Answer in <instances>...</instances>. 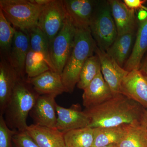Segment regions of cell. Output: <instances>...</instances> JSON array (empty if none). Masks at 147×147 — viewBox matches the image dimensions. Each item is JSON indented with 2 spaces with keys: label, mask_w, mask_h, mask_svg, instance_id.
Masks as SVG:
<instances>
[{
  "label": "cell",
  "mask_w": 147,
  "mask_h": 147,
  "mask_svg": "<svg viewBox=\"0 0 147 147\" xmlns=\"http://www.w3.org/2000/svg\"><path fill=\"white\" fill-rule=\"evenodd\" d=\"M145 108L127 96L119 94L100 105L84 110L92 128L113 127L139 121Z\"/></svg>",
  "instance_id": "6da1fadb"
},
{
  "label": "cell",
  "mask_w": 147,
  "mask_h": 147,
  "mask_svg": "<svg viewBox=\"0 0 147 147\" xmlns=\"http://www.w3.org/2000/svg\"><path fill=\"white\" fill-rule=\"evenodd\" d=\"M96 46L89 28H76L72 50L61 74L66 92H73L82 67L88 58L94 55Z\"/></svg>",
  "instance_id": "7a4b0ae2"
},
{
  "label": "cell",
  "mask_w": 147,
  "mask_h": 147,
  "mask_svg": "<svg viewBox=\"0 0 147 147\" xmlns=\"http://www.w3.org/2000/svg\"><path fill=\"white\" fill-rule=\"evenodd\" d=\"M39 95L26 79H19L3 115L9 128L14 131H26L27 118Z\"/></svg>",
  "instance_id": "3957f363"
},
{
  "label": "cell",
  "mask_w": 147,
  "mask_h": 147,
  "mask_svg": "<svg viewBox=\"0 0 147 147\" xmlns=\"http://www.w3.org/2000/svg\"><path fill=\"white\" fill-rule=\"evenodd\" d=\"M43 6L31 0H0V9L14 28L27 34L37 26Z\"/></svg>",
  "instance_id": "277c9868"
},
{
  "label": "cell",
  "mask_w": 147,
  "mask_h": 147,
  "mask_svg": "<svg viewBox=\"0 0 147 147\" xmlns=\"http://www.w3.org/2000/svg\"><path fill=\"white\" fill-rule=\"evenodd\" d=\"M89 28L97 47L106 51L118 36L117 31L108 1L96 11H94Z\"/></svg>",
  "instance_id": "5b68a950"
},
{
  "label": "cell",
  "mask_w": 147,
  "mask_h": 147,
  "mask_svg": "<svg viewBox=\"0 0 147 147\" xmlns=\"http://www.w3.org/2000/svg\"><path fill=\"white\" fill-rule=\"evenodd\" d=\"M76 29L67 15L62 28L50 43L51 61L55 71L61 75L71 53Z\"/></svg>",
  "instance_id": "8992f818"
},
{
  "label": "cell",
  "mask_w": 147,
  "mask_h": 147,
  "mask_svg": "<svg viewBox=\"0 0 147 147\" xmlns=\"http://www.w3.org/2000/svg\"><path fill=\"white\" fill-rule=\"evenodd\" d=\"M67 16L63 0H51L42 7L37 27L48 37L50 43L62 28Z\"/></svg>",
  "instance_id": "52a82bcc"
},
{
  "label": "cell",
  "mask_w": 147,
  "mask_h": 147,
  "mask_svg": "<svg viewBox=\"0 0 147 147\" xmlns=\"http://www.w3.org/2000/svg\"><path fill=\"white\" fill-rule=\"evenodd\" d=\"M120 93L147 109V75L140 70L129 71L123 80Z\"/></svg>",
  "instance_id": "ba28073f"
},
{
  "label": "cell",
  "mask_w": 147,
  "mask_h": 147,
  "mask_svg": "<svg viewBox=\"0 0 147 147\" xmlns=\"http://www.w3.org/2000/svg\"><path fill=\"white\" fill-rule=\"evenodd\" d=\"M95 53L100 59L102 76L111 89L113 95L119 94L121 82L128 71L119 65L106 51L97 46Z\"/></svg>",
  "instance_id": "9c48e42d"
},
{
  "label": "cell",
  "mask_w": 147,
  "mask_h": 147,
  "mask_svg": "<svg viewBox=\"0 0 147 147\" xmlns=\"http://www.w3.org/2000/svg\"><path fill=\"white\" fill-rule=\"evenodd\" d=\"M56 112L57 115L56 128L61 131L89 127V117L78 104L66 108L57 104Z\"/></svg>",
  "instance_id": "30bf717a"
},
{
  "label": "cell",
  "mask_w": 147,
  "mask_h": 147,
  "mask_svg": "<svg viewBox=\"0 0 147 147\" xmlns=\"http://www.w3.org/2000/svg\"><path fill=\"white\" fill-rule=\"evenodd\" d=\"M56 97L50 95H39L29 114L34 124L56 128Z\"/></svg>",
  "instance_id": "8fae6325"
},
{
  "label": "cell",
  "mask_w": 147,
  "mask_h": 147,
  "mask_svg": "<svg viewBox=\"0 0 147 147\" xmlns=\"http://www.w3.org/2000/svg\"><path fill=\"white\" fill-rule=\"evenodd\" d=\"M21 77L6 58L0 62V115H3L13 89Z\"/></svg>",
  "instance_id": "7c38bea8"
},
{
  "label": "cell",
  "mask_w": 147,
  "mask_h": 147,
  "mask_svg": "<svg viewBox=\"0 0 147 147\" xmlns=\"http://www.w3.org/2000/svg\"><path fill=\"white\" fill-rule=\"evenodd\" d=\"M30 48L29 34L16 30L7 59L23 79H25V64Z\"/></svg>",
  "instance_id": "4fadbf2b"
},
{
  "label": "cell",
  "mask_w": 147,
  "mask_h": 147,
  "mask_svg": "<svg viewBox=\"0 0 147 147\" xmlns=\"http://www.w3.org/2000/svg\"><path fill=\"white\" fill-rule=\"evenodd\" d=\"M113 96L101 71L84 90L82 95L83 105L86 109L92 108L105 102Z\"/></svg>",
  "instance_id": "5bb4252c"
},
{
  "label": "cell",
  "mask_w": 147,
  "mask_h": 147,
  "mask_svg": "<svg viewBox=\"0 0 147 147\" xmlns=\"http://www.w3.org/2000/svg\"><path fill=\"white\" fill-rule=\"evenodd\" d=\"M26 81L40 95H50L57 97L66 92L61 74L52 70L45 71L34 78H27Z\"/></svg>",
  "instance_id": "9a60e30c"
},
{
  "label": "cell",
  "mask_w": 147,
  "mask_h": 147,
  "mask_svg": "<svg viewBox=\"0 0 147 147\" xmlns=\"http://www.w3.org/2000/svg\"><path fill=\"white\" fill-rule=\"evenodd\" d=\"M67 15L76 28H89L94 12V2L90 0H63Z\"/></svg>",
  "instance_id": "2e32d148"
},
{
  "label": "cell",
  "mask_w": 147,
  "mask_h": 147,
  "mask_svg": "<svg viewBox=\"0 0 147 147\" xmlns=\"http://www.w3.org/2000/svg\"><path fill=\"white\" fill-rule=\"evenodd\" d=\"M108 2L117 27L118 36L129 33H135L136 28H138L135 11L129 8L121 1L110 0Z\"/></svg>",
  "instance_id": "e0dca14e"
},
{
  "label": "cell",
  "mask_w": 147,
  "mask_h": 147,
  "mask_svg": "<svg viewBox=\"0 0 147 147\" xmlns=\"http://www.w3.org/2000/svg\"><path fill=\"white\" fill-rule=\"evenodd\" d=\"M26 131L39 147H66L63 132L57 128L33 124Z\"/></svg>",
  "instance_id": "ac0fdd59"
},
{
  "label": "cell",
  "mask_w": 147,
  "mask_h": 147,
  "mask_svg": "<svg viewBox=\"0 0 147 147\" xmlns=\"http://www.w3.org/2000/svg\"><path fill=\"white\" fill-rule=\"evenodd\" d=\"M147 52V17L139 21L136 39L129 57L123 67L129 72L139 70L142 59Z\"/></svg>",
  "instance_id": "d6986e66"
},
{
  "label": "cell",
  "mask_w": 147,
  "mask_h": 147,
  "mask_svg": "<svg viewBox=\"0 0 147 147\" xmlns=\"http://www.w3.org/2000/svg\"><path fill=\"white\" fill-rule=\"evenodd\" d=\"M134 34L135 33H129L118 36L112 45L106 51L121 67H123L129 57V52L134 41Z\"/></svg>",
  "instance_id": "ffe728a7"
},
{
  "label": "cell",
  "mask_w": 147,
  "mask_h": 147,
  "mask_svg": "<svg viewBox=\"0 0 147 147\" xmlns=\"http://www.w3.org/2000/svg\"><path fill=\"white\" fill-rule=\"evenodd\" d=\"M127 125L113 127L94 128L95 139L93 147L117 145L125 134Z\"/></svg>",
  "instance_id": "44dd1931"
},
{
  "label": "cell",
  "mask_w": 147,
  "mask_h": 147,
  "mask_svg": "<svg viewBox=\"0 0 147 147\" xmlns=\"http://www.w3.org/2000/svg\"><path fill=\"white\" fill-rule=\"evenodd\" d=\"M63 132L66 147H93L94 129L90 127Z\"/></svg>",
  "instance_id": "7402d4cb"
},
{
  "label": "cell",
  "mask_w": 147,
  "mask_h": 147,
  "mask_svg": "<svg viewBox=\"0 0 147 147\" xmlns=\"http://www.w3.org/2000/svg\"><path fill=\"white\" fill-rule=\"evenodd\" d=\"M28 34L30 49L42 56L51 70L55 71L50 58V43L48 37L37 26L31 30Z\"/></svg>",
  "instance_id": "603a6c76"
},
{
  "label": "cell",
  "mask_w": 147,
  "mask_h": 147,
  "mask_svg": "<svg viewBox=\"0 0 147 147\" xmlns=\"http://www.w3.org/2000/svg\"><path fill=\"white\" fill-rule=\"evenodd\" d=\"M118 147H147V137L139 121L127 125L125 134Z\"/></svg>",
  "instance_id": "cb8c5ba5"
},
{
  "label": "cell",
  "mask_w": 147,
  "mask_h": 147,
  "mask_svg": "<svg viewBox=\"0 0 147 147\" xmlns=\"http://www.w3.org/2000/svg\"><path fill=\"white\" fill-rule=\"evenodd\" d=\"M101 72L100 59L96 54L89 57L82 67L77 87L84 90L99 72Z\"/></svg>",
  "instance_id": "d4e9b609"
},
{
  "label": "cell",
  "mask_w": 147,
  "mask_h": 147,
  "mask_svg": "<svg viewBox=\"0 0 147 147\" xmlns=\"http://www.w3.org/2000/svg\"><path fill=\"white\" fill-rule=\"evenodd\" d=\"M50 70L51 69L42 56L30 48L25 64V72L28 76L27 78H34Z\"/></svg>",
  "instance_id": "484cf974"
},
{
  "label": "cell",
  "mask_w": 147,
  "mask_h": 147,
  "mask_svg": "<svg viewBox=\"0 0 147 147\" xmlns=\"http://www.w3.org/2000/svg\"><path fill=\"white\" fill-rule=\"evenodd\" d=\"M16 29L0 9V47L1 52L9 54L12 45Z\"/></svg>",
  "instance_id": "4316f807"
},
{
  "label": "cell",
  "mask_w": 147,
  "mask_h": 147,
  "mask_svg": "<svg viewBox=\"0 0 147 147\" xmlns=\"http://www.w3.org/2000/svg\"><path fill=\"white\" fill-rule=\"evenodd\" d=\"M16 131L9 128L3 116L0 115V147H13L12 137Z\"/></svg>",
  "instance_id": "83f0119b"
},
{
  "label": "cell",
  "mask_w": 147,
  "mask_h": 147,
  "mask_svg": "<svg viewBox=\"0 0 147 147\" xmlns=\"http://www.w3.org/2000/svg\"><path fill=\"white\" fill-rule=\"evenodd\" d=\"M13 147H39L26 131H16L12 137Z\"/></svg>",
  "instance_id": "f1b7e54d"
},
{
  "label": "cell",
  "mask_w": 147,
  "mask_h": 147,
  "mask_svg": "<svg viewBox=\"0 0 147 147\" xmlns=\"http://www.w3.org/2000/svg\"><path fill=\"white\" fill-rule=\"evenodd\" d=\"M146 0H124L123 2L129 8L135 11L145 10L147 11V7L144 5Z\"/></svg>",
  "instance_id": "f546056e"
},
{
  "label": "cell",
  "mask_w": 147,
  "mask_h": 147,
  "mask_svg": "<svg viewBox=\"0 0 147 147\" xmlns=\"http://www.w3.org/2000/svg\"><path fill=\"white\" fill-rule=\"evenodd\" d=\"M139 122L147 137V109H144Z\"/></svg>",
  "instance_id": "4dcf8cb0"
},
{
  "label": "cell",
  "mask_w": 147,
  "mask_h": 147,
  "mask_svg": "<svg viewBox=\"0 0 147 147\" xmlns=\"http://www.w3.org/2000/svg\"><path fill=\"white\" fill-rule=\"evenodd\" d=\"M139 70L142 71L147 75V53L145 55L142 59Z\"/></svg>",
  "instance_id": "1f68e13d"
},
{
  "label": "cell",
  "mask_w": 147,
  "mask_h": 147,
  "mask_svg": "<svg viewBox=\"0 0 147 147\" xmlns=\"http://www.w3.org/2000/svg\"><path fill=\"white\" fill-rule=\"evenodd\" d=\"M147 17V11L145 10H141L139 11V13H138V19L139 21H143L144 20L145 18Z\"/></svg>",
  "instance_id": "d6a6232c"
},
{
  "label": "cell",
  "mask_w": 147,
  "mask_h": 147,
  "mask_svg": "<svg viewBox=\"0 0 147 147\" xmlns=\"http://www.w3.org/2000/svg\"><path fill=\"white\" fill-rule=\"evenodd\" d=\"M31 1L38 5L44 6L50 2L51 0H31Z\"/></svg>",
  "instance_id": "836d02e7"
},
{
  "label": "cell",
  "mask_w": 147,
  "mask_h": 147,
  "mask_svg": "<svg viewBox=\"0 0 147 147\" xmlns=\"http://www.w3.org/2000/svg\"><path fill=\"white\" fill-rule=\"evenodd\" d=\"M101 147H118L117 145L114 144L110 145V146H106Z\"/></svg>",
  "instance_id": "e575fe53"
}]
</instances>
